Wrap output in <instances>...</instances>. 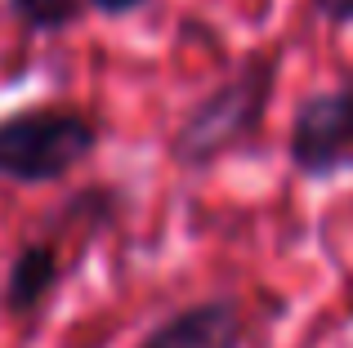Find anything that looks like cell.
<instances>
[{
  "label": "cell",
  "mask_w": 353,
  "mask_h": 348,
  "mask_svg": "<svg viewBox=\"0 0 353 348\" xmlns=\"http://www.w3.org/2000/svg\"><path fill=\"white\" fill-rule=\"evenodd\" d=\"M121 215H125V188H117V183H85V188L68 192V197L45 215L41 228L54 232V237H63V241L72 246V254L85 263L90 250L121 224Z\"/></svg>",
  "instance_id": "6"
},
{
  "label": "cell",
  "mask_w": 353,
  "mask_h": 348,
  "mask_svg": "<svg viewBox=\"0 0 353 348\" xmlns=\"http://www.w3.org/2000/svg\"><path fill=\"white\" fill-rule=\"evenodd\" d=\"M286 161L309 183L353 174V67L331 89H313L295 103Z\"/></svg>",
  "instance_id": "3"
},
{
  "label": "cell",
  "mask_w": 353,
  "mask_h": 348,
  "mask_svg": "<svg viewBox=\"0 0 353 348\" xmlns=\"http://www.w3.org/2000/svg\"><path fill=\"white\" fill-rule=\"evenodd\" d=\"M313 14L331 27H353V0H309Z\"/></svg>",
  "instance_id": "8"
},
{
  "label": "cell",
  "mask_w": 353,
  "mask_h": 348,
  "mask_svg": "<svg viewBox=\"0 0 353 348\" xmlns=\"http://www.w3.org/2000/svg\"><path fill=\"white\" fill-rule=\"evenodd\" d=\"M148 0H90V9L94 14H103V18H130V14H139Z\"/></svg>",
  "instance_id": "9"
},
{
  "label": "cell",
  "mask_w": 353,
  "mask_h": 348,
  "mask_svg": "<svg viewBox=\"0 0 353 348\" xmlns=\"http://www.w3.org/2000/svg\"><path fill=\"white\" fill-rule=\"evenodd\" d=\"M277 80H282V50H250L179 116L170 134V161L188 174H206L219 161L250 152L273 112Z\"/></svg>",
  "instance_id": "1"
},
{
  "label": "cell",
  "mask_w": 353,
  "mask_h": 348,
  "mask_svg": "<svg viewBox=\"0 0 353 348\" xmlns=\"http://www.w3.org/2000/svg\"><path fill=\"white\" fill-rule=\"evenodd\" d=\"M9 18L32 36H59L72 32L90 14V0H5Z\"/></svg>",
  "instance_id": "7"
},
{
  "label": "cell",
  "mask_w": 353,
  "mask_h": 348,
  "mask_svg": "<svg viewBox=\"0 0 353 348\" xmlns=\"http://www.w3.org/2000/svg\"><path fill=\"white\" fill-rule=\"evenodd\" d=\"M81 272V259L68 250V241L45 228H36V237H27L14 250L0 281V313L9 322H36L45 317V308L54 304V295L63 290V281Z\"/></svg>",
  "instance_id": "4"
},
{
  "label": "cell",
  "mask_w": 353,
  "mask_h": 348,
  "mask_svg": "<svg viewBox=\"0 0 353 348\" xmlns=\"http://www.w3.org/2000/svg\"><path fill=\"white\" fill-rule=\"evenodd\" d=\"M246 308L237 295H206L165 313L134 348H246Z\"/></svg>",
  "instance_id": "5"
},
{
  "label": "cell",
  "mask_w": 353,
  "mask_h": 348,
  "mask_svg": "<svg viewBox=\"0 0 353 348\" xmlns=\"http://www.w3.org/2000/svg\"><path fill=\"white\" fill-rule=\"evenodd\" d=\"M103 143V125L81 103H27L0 116V183L50 188L77 174Z\"/></svg>",
  "instance_id": "2"
}]
</instances>
